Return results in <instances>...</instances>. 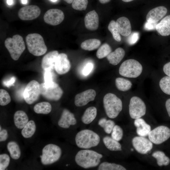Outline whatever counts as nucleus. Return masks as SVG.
Here are the masks:
<instances>
[{
  "mask_svg": "<svg viewBox=\"0 0 170 170\" xmlns=\"http://www.w3.org/2000/svg\"><path fill=\"white\" fill-rule=\"evenodd\" d=\"M103 156L102 155L95 151L83 149L77 152L75 159L78 165L87 169L98 166Z\"/></svg>",
  "mask_w": 170,
  "mask_h": 170,
  "instance_id": "obj_1",
  "label": "nucleus"
},
{
  "mask_svg": "<svg viewBox=\"0 0 170 170\" xmlns=\"http://www.w3.org/2000/svg\"><path fill=\"white\" fill-rule=\"evenodd\" d=\"M75 140L79 148L88 149L97 146L100 142V138L97 133L93 131L85 129L77 133Z\"/></svg>",
  "mask_w": 170,
  "mask_h": 170,
  "instance_id": "obj_2",
  "label": "nucleus"
},
{
  "mask_svg": "<svg viewBox=\"0 0 170 170\" xmlns=\"http://www.w3.org/2000/svg\"><path fill=\"white\" fill-rule=\"evenodd\" d=\"M103 103L105 113L110 118H116L122 110V101L114 94L109 93L105 94L103 98Z\"/></svg>",
  "mask_w": 170,
  "mask_h": 170,
  "instance_id": "obj_3",
  "label": "nucleus"
},
{
  "mask_svg": "<svg viewBox=\"0 0 170 170\" xmlns=\"http://www.w3.org/2000/svg\"><path fill=\"white\" fill-rule=\"evenodd\" d=\"M28 50L32 55L39 56L44 54L47 48L43 38L39 34L37 33L28 34L26 37Z\"/></svg>",
  "mask_w": 170,
  "mask_h": 170,
  "instance_id": "obj_4",
  "label": "nucleus"
},
{
  "mask_svg": "<svg viewBox=\"0 0 170 170\" xmlns=\"http://www.w3.org/2000/svg\"><path fill=\"white\" fill-rule=\"evenodd\" d=\"M4 45L11 57L14 60L19 59L26 49L23 38L18 34L14 35L12 38H7L4 41Z\"/></svg>",
  "mask_w": 170,
  "mask_h": 170,
  "instance_id": "obj_5",
  "label": "nucleus"
},
{
  "mask_svg": "<svg viewBox=\"0 0 170 170\" xmlns=\"http://www.w3.org/2000/svg\"><path fill=\"white\" fill-rule=\"evenodd\" d=\"M143 67L137 60L133 59L124 61L119 68V74L123 76L129 78H136L141 73Z\"/></svg>",
  "mask_w": 170,
  "mask_h": 170,
  "instance_id": "obj_6",
  "label": "nucleus"
},
{
  "mask_svg": "<svg viewBox=\"0 0 170 170\" xmlns=\"http://www.w3.org/2000/svg\"><path fill=\"white\" fill-rule=\"evenodd\" d=\"M42 155L40 156L42 163L44 165L53 164L60 158L62 150L58 145L54 144H49L43 148Z\"/></svg>",
  "mask_w": 170,
  "mask_h": 170,
  "instance_id": "obj_7",
  "label": "nucleus"
},
{
  "mask_svg": "<svg viewBox=\"0 0 170 170\" xmlns=\"http://www.w3.org/2000/svg\"><path fill=\"white\" fill-rule=\"evenodd\" d=\"M40 85L41 94L47 99L57 101L62 96L63 90L55 82L50 84H46L43 82L40 84Z\"/></svg>",
  "mask_w": 170,
  "mask_h": 170,
  "instance_id": "obj_8",
  "label": "nucleus"
},
{
  "mask_svg": "<svg viewBox=\"0 0 170 170\" xmlns=\"http://www.w3.org/2000/svg\"><path fill=\"white\" fill-rule=\"evenodd\" d=\"M148 137L153 144H161L170 138V128L164 125L158 126L151 129Z\"/></svg>",
  "mask_w": 170,
  "mask_h": 170,
  "instance_id": "obj_9",
  "label": "nucleus"
},
{
  "mask_svg": "<svg viewBox=\"0 0 170 170\" xmlns=\"http://www.w3.org/2000/svg\"><path fill=\"white\" fill-rule=\"evenodd\" d=\"M146 112V106L143 100L137 96L132 97L129 105V112L130 117L133 119L141 118Z\"/></svg>",
  "mask_w": 170,
  "mask_h": 170,
  "instance_id": "obj_10",
  "label": "nucleus"
},
{
  "mask_svg": "<svg viewBox=\"0 0 170 170\" xmlns=\"http://www.w3.org/2000/svg\"><path fill=\"white\" fill-rule=\"evenodd\" d=\"M40 94V84L37 81L33 80L29 82L25 88L23 98L26 102L30 105L36 101Z\"/></svg>",
  "mask_w": 170,
  "mask_h": 170,
  "instance_id": "obj_11",
  "label": "nucleus"
},
{
  "mask_svg": "<svg viewBox=\"0 0 170 170\" xmlns=\"http://www.w3.org/2000/svg\"><path fill=\"white\" fill-rule=\"evenodd\" d=\"M131 142L134 149L142 155L147 154L153 148V144L146 137L135 136L132 138Z\"/></svg>",
  "mask_w": 170,
  "mask_h": 170,
  "instance_id": "obj_12",
  "label": "nucleus"
},
{
  "mask_svg": "<svg viewBox=\"0 0 170 170\" xmlns=\"http://www.w3.org/2000/svg\"><path fill=\"white\" fill-rule=\"evenodd\" d=\"M41 10L36 5H30L24 6L19 10L18 16L23 20H30L36 19L40 15Z\"/></svg>",
  "mask_w": 170,
  "mask_h": 170,
  "instance_id": "obj_13",
  "label": "nucleus"
},
{
  "mask_svg": "<svg viewBox=\"0 0 170 170\" xmlns=\"http://www.w3.org/2000/svg\"><path fill=\"white\" fill-rule=\"evenodd\" d=\"M64 14L61 10L56 8L51 9L45 13L43 19L47 24L56 26L60 24L64 19Z\"/></svg>",
  "mask_w": 170,
  "mask_h": 170,
  "instance_id": "obj_14",
  "label": "nucleus"
},
{
  "mask_svg": "<svg viewBox=\"0 0 170 170\" xmlns=\"http://www.w3.org/2000/svg\"><path fill=\"white\" fill-rule=\"evenodd\" d=\"M96 96V92L94 90H87L76 95L75 97V104L77 107L84 106L89 102L93 101Z\"/></svg>",
  "mask_w": 170,
  "mask_h": 170,
  "instance_id": "obj_15",
  "label": "nucleus"
},
{
  "mask_svg": "<svg viewBox=\"0 0 170 170\" xmlns=\"http://www.w3.org/2000/svg\"><path fill=\"white\" fill-rule=\"evenodd\" d=\"M71 67L70 61L65 53L59 54L56 60L54 69L59 74L62 75L68 72Z\"/></svg>",
  "mask_w": 170,
  "mask_h": 170,
  "instance_id": "obj_16",
  "label": "nucleus"
},
{
  "mask_svg": "<svg viewBox=\"0 0 170 170\" xmlns=\"http://www.w3.org/2000/svg\"><path fill=\"white\" fill-rule=\"evenodd\" d=\"M167 9L164 6H160L150 10L146 16L147 21L150 23H157L167 14Z\"/></svg>",
  "mask_w": 170,
  "mask_h": 170,
  "instance_id": "obj_17",
  "label": "nucleus"
},
{
  "mask_svg": "<svg viewBox=\"0 0 170 170\" xmlns=\"http://www.w3.org/2000/svg\"><path fill=\"white\" fill-rule=\"evenodd\" d=\"M59 54L57 50L49 52L43 57L41 62V67L44 71L53 70L54 69L56 60Z\"/></svg>",
  "mask_w": 170,
  "mask_h": 170,
  "instance_id": "obj_18",
  "label": "nucleus"
},
{
  "mask_svg": "<svg viewBox=\"0 0 170 170\" xmlns=\"http://www.w3.org/2000/svg\"><path fill=\"white\" fill-rule=\"evenodd\" d=\"M76 120L74 115L67 109L63 111L58 125L60 127L68 128L71 125H74L76 123Z\"/></svg>",
  "mask_w": 170,
  "mask_h": 170,
  "instance_id": "obj_19",
  "label": "nucleus"
},
{
  "mask_svg": "<svg viewBox=\"0 0 170 170\" xmlns=\"http://www.w3.org/2000/svg\"><path fill=\"white\" fill-rule=\"evenodd\" d=\"M85 26L90 31L97 30L99 26V17L98 14L94 10L88 12L84 19Z\"/></svg>",
  "mask_w": 170,
  "mask_h": 170,
  "instance_id": "obj_20",
  "label": "nucleus"
},
{
  "mask_svg": "<svg viewBox=\"0 0 170 170\" xmlns=\"http://www.w3.org/2000/svg\"><path fill=\"white\" fill-rule=\"evenodd\" d=\"M133 124L136 128V133L139 136H148L152 129L150 125L142 118L134 119Z\"/></svg>",
  "mask_w": 170,
  "mask_h": 170,
  "instance_id": "obj_21",
  "label": "nucleus"
},
{
  "mask_svg": "<svg viewBox=\"0 0 170 170\" xmlns=\"http://www.w3.org/2000/svg\"><path fill=\"white\" fill-rule=\"evenodd\" d=\"M116 26L120 34L122 36L127 37L131 32V26L129 19L126 17H122L116 21Z\"/></svg>",
  "mask_w": 170,
  "mask_h": 170,
  "instance_id": "obj_22",
  "label": "nucleus"
},
{
  "mask_svg": "<svg viewBox=\"0 0 170 170\" xmlns=\"http://www.w3.org/2000/svg\"><path fill=\"white\" fill-rule=\"evenodd\" d=\"M156 29L162 36H166L170 35V15L164 17L157 23Z\"/></svg>",
  "mask_w": 170,
  "mask_h": 170,
  "instance_id": "obj_23",
  "label": "nucleus"
},
{
  "mask_svg": "<svg viewBox=\"0 0 170 170\" xmlns=\"http://www.w3.org/2000/svg\"><path fill=\"white\" fill-rule=\"evenodd\" d=\"M125 55V51L121 48H118L114 51L110 52L106 58L109 63L113 65L119 64Z\"/></svg>",
  "mask_w": 170,
  "mask_h": 170,
  "instance_id": "obj_24",
  "label": "nucleus"
},
{
  "mask_svg": "<svg viewBox=\"0 0 170 170\" xmlns=\"http://www.w3.org/2000/svg\"><path fill=\"white\" fill-rule=\"evenodd\" d=\"M14 119L15 126L19 129L23 128L29 122L26 114L21 110H18L15 113Z\"/></svg>",
  "mask_w": 170,
  "mask_h": 170,
  "instance_id": "obj_25",
  "label": "nucleus"
},
{
  "mask_svg": "<svg viewBox=\"0 0 170 170\" xmlns=\"http://www.w3.org/2000/svg\"><path fill=\"white\" fill-rule=\"evenodd\" d=\"M97 115V110L94 106L88 108L84 111L82 118V122L88 124L91 123L95 118Z\"/></svg>",
  "mask_w": 170,
  "mask_h": 170,
  "instance_id": "obj_26",
  "label": "nucleus"
},
{
  "mask_svg": "<svg viewBox=\"0 0 170 170\" xmlns=\"http://www.w3.org/2000/svg\"><path fill=\"white\" fill-rule=\"evenodd\" d=\"M103 141L106 148L111 151H119L122 150V146L119 141L113 139L111 137H104Z\"/></svg>",
  "mask_w": 170,
  "mask_h": 170,
  "instance_id": "obj_27",
  "label": "nucleus"
},
{
  "mask_svg": "<svg viewBox=\"0 0 170 170\" xmlns=\"http://www.w3.org/2000/svg\"><path fill=\"white\" fill-rule=\"evenodd\" d=\"M151 155L156 160V163L159 166H167L170 163V158L162 151H155L153 152Z\"/></svg>",
  "mask_w": 170,
  "mask_h": 170,
  "instance_id": "obj_28",
  "label": "nucleus"
},
{
  "mask_svg": "<svg viewBox=\"0 0 170 170\" xmlns=\"http://www.w3.org/2000/svg\"><path fill=\"white\" fill-rule=\"evenodd\" d=\"M101 42L97 39H90L82 42L81 45L82 49L88 51H92L97 48L100 45Z\"/></svg>",
  "mask_w": 170,
  "mask_h": 170,
  "instance_id": "obj_29",
  "label": "nucleus"
},
{
  "mask_svg": "<svg viewBox=\"0 0 170 170\" xmlns=\"http://www.w3.org/2000/svg\"><path fill=\"white\" fill-rule=\"evenodd\" d=\"M33 110L37 114H47L51 111L52 106L50 104L47 102H42L36 104Z\"/></svg>",
  "mask_w": 170,
  "mask_h": 170,
  "instance_id": "obj_30",
  "label": "nucleus"
},
{
  "mask_svg": "<svg viewBox=\"0 0 170 170\" xmlns=\"http://www.w3.org/2000/svg\"><path fill=\"white\" fill-rule=\"evenodd\" d=\"M7 148L12 158L14 160L20 158L21 155V151L16 143L13 141L9 142L7 144Z\"/></svg>",
  "mask_w": 170,
  "mask_h": 170,
  "instance_id": "obj_31",
  "label": "nucleus"
},
{
  "mask_svg": "<svg viewBox=\"0 0 170 170\" xmlns=\"http://www.w3.org/2000/svg\"><path fill=\"white\" fill-rule=\"evenodd\" d=\"M36 130V126L33 120L29 121L23 128L21 131L22 135L25 138L31 137L34 133Z\"/></svg>",
  "mask_w": 170,
  "mask_h": 170,
  "instance_id": "obj_32",
  "label": "nucleus"
},
{
  "mask_svg": "<svg viewBox=\"0 0 170 170\" xmlns=\"http://www.w3.org/2000/svg\"><path fill=\"white\" fill-rule=\"evenodd\" d=\"M98 125L103 128L105 132L108 134H110L114 127L116 125L115 122L111 120H107L103 118L99 121Z\"/></svg>",
  "mask_w": 170,
  "mask_h": 170,
  "instance_id": "obj_33",
  "label": "nucleus"
},
{
  "mask_svg": "<svg viewBox=\"0 0 170 170\" xmlns=\"http://www.w3.org/2000/svg\"><path fill=\"white\" fill-rule=\"evenodd\" d=\"M115 84L117 88L122 91H128L132 86V83L130 81L121 77H118L116 79Z\"/></svg>",
  "mask_w": 170,
  "mask_h": 170,
  "instance_id": "obj_34",
  "label": "nucleus"
},
{
  "mask_svg": "<svg viewBox=\"0 0 170 170\" xmlns=\"http://www.w3.org/2000/svg\"><path fill=\"white\" fill-rule=\"evenodd\" d=\"M126 168L123 166L113 163L106 162L100 163L98 167V170H126Z\"/></svg>",
  "mask_w": 170,
  "mask_h": 170,
  "instance_id": "obj_35",
  "label": "nucleus"
},
{
  "mask_svg": "<svg viewBox=\"0 0 170 170\" xmlns=\"http://www.w3.org/2000/svg\"><path fill=\"white\" fill-rule=\"evenodd\" d=\"M108 28L111 33L114 39L117 42H120L121 38L116 26V21L114 20H111L109 24Z\"/></svg>",
  "mask_w": 170,
  "mask_h": 170,
  "instance_id": "obj_36",
  "label": "nucleus"
},
{
  "mask_svg": "<svg viewBox=\"0 0 170 170\" xmlns=\"http://www.w3.org/2000/svg\"><path fill=\"white\" fill-rule=\"evenodd\" d=\"M111 52L110 46L107 43H105L98 49L96 53V56L99 59L106 57Z\"/></svg>",
  "mask_w": 170,
  "mask_h": 170,
  "instance_id": "obj_37",
  "label": "nucleus"
},
{
  "mask_svg": "<svg viewBox=\"0 0 170 170\" xmlns=\"http://www.w3.org/2000/svg\"><path fill=\"white\" fill-rule=\"evenodd\" d=\"M159 86L164 93L170 95V77L166 76L163 77L160 81Z\"/></svg>",
  "mask_w": 170,
  "mask_h": 170,
  "instance_id": "obj_38",
  "label": "nucleus"
},
{
  "mask_svg": "<svg viewBox=\"0 0 170 170\" xmlns=\"http://www.w3.org/2000/svg\"><path fill=\"white\" fill-rule=\"evenodd\" d=\"M111 137L115 140L119 141L123 138V131L119 125H115L111 133Z\"/></svg>",
  "mask_w": 170,
  "mask_h": 170,
  "instance_id": "obj_39",
  "label": "nucleus"
},
{
  "mask_svg": "<svg viewBox=\"0 0 170 170\" xmlns=\"http://www.w3.org/2000/svg\"><path fill=\"white\" fill-rule=\"evenodd\" d=\"M88 0H74L72 3V7L74 9L85 10L87 7Z\"/></svg>",
  "mask_w": 170,
  "mask_h": 170,
  "instance_id": "obj_40",
  "label": "nucleus"
},
{
  "mask_svg": "<svg viewBox=\"0 0 170 170\" xmlns=\"http://www.w3.org/2000/svg\"><path fill=\"white\" fill-rule=\"evenodd\" d=\"M11 101V98L8 93L5 90L0 89V105L2 106L6 105Z\"/></svg>",
  "mask_w": 170,
  "mask_h": 170,
  "instance_id": "obj_41",
  "label": "nucleus"
},
{
  "mask_svg": "<svg viewBox=\"0 0 170 170\" xmlns=\"http://www.w3.org/2000/svg\"><path fill=\"white\" fill-rule=\"evenodd\" d=\"M10 162V157L6 154L0 155V170H4L8 166Z\"/></svg>",
  "mask_w": 170,
  "mask_h": 170,
  "instance_id": "obj_42",
  "label": "nucleus"
},
{
  "mask_svg": "<svg viewBox=\"0 0 170 170\" xmlns=\"http://www.w3.org/2000/svg\"><path fill=\"white\" fill-rule=\"evenodd\" d=\"M53 70L44 71V83L46 84H50L54 82Z\"/></svg>",
  "mask_w": 170,
  "mask_h": 170,
  "instance_id": "obj_43",
  "label": "nucleus"
},
{
  "mask_svg": "<svg viewBox=\"0 0 170 170\" xmlns=\"http://www.w3.org/2000/svg\"><path fill=\"white\" fill-rule=\"evenodd\" d=\"M129 35L128 39V43L130 45L135 44L139 39V33L137 32H133Z\"/></svg>",
  "mask_w": 170,
  "mask_h": 170,
  "instance_id": "obj_44",
  "label": "nucleus"
},
{
  "mask_svg": "<svg viewBox=\"0 0 170 170\" xmlns=\"http://www.w3.org/2000/svg\"><path fill=\"white\" fill-rule=\"evenodd\" d=\"M93 65L91 63H88L84 66L83 71L82 73L85 76H87L92 71L93 68Z\"/></svg>",
  "mask_w": 170,
  "mask_h": 170,
  "instance_id": "obj_45",
  "label": "nucleus"
},
{
  "mask_svg": "<svg viewBox=\"0 0 170 170\" xmlns=\"http://www.w3.org/2000/svg\"><path fill=\"white\" fill-rule=\"evenodd\" d=\"M157 23H152L147 21L144 26V28L147 30H150L156 29V25Z\"/></svg>",
  "mask_w": 170,
  "mask_h": 170,
  "instance_id": "obj_46",
  "label": "nucleus"
},
{
  "mask_svg": "<svg viewBox=\"0 0 170 170\" xmlns=\"http://www.w3.org/2000/svg\"><path fill=\"white\" fill-rule=\"evenodd\" d=\"M8 137V134L7 131L5 129L0 130V141L2 142L5 141Z\"/></svg>",
  "mask_w": 170,
  "mask_h": 170,
  "instance_id": "obj_47",
  "label": "nucleus"
},
{
  "mask_svg": "<svg viewBox=\"0 0 170 170\" xmlns=\"http://www.w3.org/2000/svg\"><path fill=\"white\" fill-rule=\"evenodd\" d=\"M163 71L167 76L170 77V62L164 65L163 67Z\"/></svg>",
  "mask_w": 170,
  "mask_h": 170,
  "instance_id": "obj_48",
  "label": "nucleus"
},
{
  "mask_svg": "<svg viewBox=\"0 0 170 170\" xmlns=\"http://www.w3.org/2000/svg\"><path fill=\"white\" fill-rule=\"evenodd\" d=\"M15 81V78L14 77H12L8 80L4 81L3 82L4 85L8 87L13 85Z\"/></svg>",
  "mask_w": 170,
  "mask_h": 170,
  "instance_id": "obj_49",
  "label": "nucleus"
},
{
  "mask_svg": "<svg viewBox=\"0 0 170 170\" xmlns=\"http://www.w3.org/2000/svg\"><path fill=\"white\" fill-rule=\"evenodd\" d=\"M165 107L167 114L170 117V98L166 100L165 103Z\"/></svg>",
  "mask_w": 170,
  "mask_h": 170,
  "instance_id": "obj_50",
  "label": "nucleus"
},
{
  "mask_svg": "<svg viewBox=\"0 0 170 170\" xmlns=\"http://www.w3.org/2000/svg\"><path fill=\"white\" fill-rule=\"evenodd\" d=\"M99 2L102 4H105L110 2L111 0H99Z\"/></svg>",
  "mask_w": 170,
  "mask_h": 170,
  "instance_id": "obj_51",
  "label": "nucleus"
},
{
  "mask_svg": "<svg viewBox=\"0 0 170 170\" xmlns=\"http://www.w3.org/2000/svg\"><path fill=\"white\" fill-rule=\"evenodd\" d=\"M13 3V0H7V3L8 5H12Z\"/></svg>",
  "mask_w": 170,
  "mask_h": 170,
  "instance_id": "obj_52",
  "label": "nucleus"
},
{
  "mask_svg": "<svg viewBox=\"0 0 170 170\" xmlns=\"http://www.w3.org/2000/svg\"><path fill=\"white\" fill-rule=\"evenodd\" d=\"M66 2L69 4L72 3L74 0H64Z\"/></svg>",
  "mask_w": 170,
  "mask_h": 170,
  "instance_id": "obj_53",
  "label": "nucleus"
},
{
  "mask_svg": "<svg viewBox=\"0 0 170 170\" xmlns=\"http://www.w3.org/2000/svg\"><path fill=\"white\" fill-rule=\"evenodd\" d=\"M21 3L23 4H26L27 3V0H21Z\"/></svg>",
  "mask_w": 170,
  "mask_h": 170,
  "instance_id": "obj_54",
  "label": "nucleus"
},
{
  "mask_svg": "<svg viewBox=\"0 0 170 170\" xmlns=\"http://www.w3.org/2000/svg\"><path fill=\"white\" fill-rule=\"evenodd\" d=\"M124 2H129L131 1H132L134 0H122Z\"/></svg>",
  "mask_w": 170,
  "mask_h": 170,
  "instance_id": "obj_55",
  "label": "nucleus"
},
{
  "mask_svg": "<svg viewBox=\"0 0 170 170\" xmlns=\"http://www.w3.org/2000/svg\"><path fill=\"white\" fill-rule=\"evenodd\" d=\"M51 1L53 2H56L57 0H50Z\"/></svg>",
  "mask_w": 170,
  "mask_h": 170,
  "instance_id": "obj_56",
  "label": "nucleus"
}]
</instances>
